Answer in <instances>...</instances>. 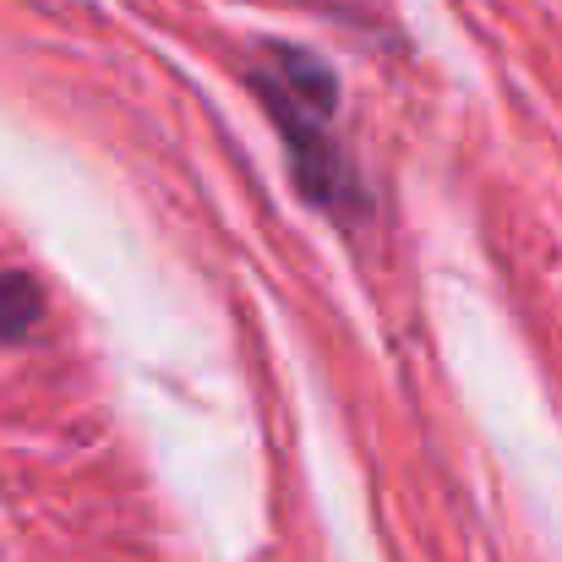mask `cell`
<instances>
[{
  "label": "cell",
  "mask_w": 562,
  "mask_h": 562,
  "mask_svg": "<svg viewBox=\"0 0 562 562\" xmlns=\"http://www.w3.org/2000/svg\"><path fill=\"white\" fill-rule=\"evenodd\" d=\"M246 82L257 88L262 110L273 115L284 148H290V170H295V187L306 191L317 207H350L361 202V187L345 165V148H339V82L334 71L306 55V49H290V44H268Z\"/></svg>",
  "instance_id": "obj_1"
},
{
  "label": "cell",
  "mask_w": 562,
  "mask_h": 562,
  "mask_svg": "<svg viewBox=\"0 0 562 562\" xmlns=\"http://www.w3.org/2000/svg\"><path fill=\"white\" fill-rule=\"evenodd\" d=\"M44 317V295L27 273H0V339H27Z\"/></svg>",
  "instance_id": "obj_2"
}]
</instances>
